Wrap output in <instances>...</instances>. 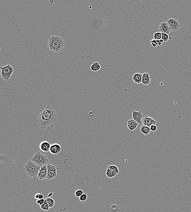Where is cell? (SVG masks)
<instances>
[{
    "label": "cell",
    "mask_w": 191,
    "mask_h": 212,
    "mask_svg": "<svg viewBox=\"0 0 191 212\" xmlns=\"http://www.w3.org/2000/svg\"><path fill=\"white\" fill-rule=\"evenodd\" d=\"M101 65L99 62H93V64L91 66L90 68L92 71L96 72L99 70L101 69Z\"/></svg>",
    "instance_id": "obj_17"
},
{
    "label": "cell",
    "mask_w": 191,
    "mask_h": 212,
    "mask_svg": "<svg viewBox=\"0 0 191 212\" xmlns=\"http://www.w3.org/2000/svg\"><path fill=\"white\" fill-rule=\"evenodd\" d=\"M143 116L141 111H133V118L138 124H141L142 123V119Z\"/></svg>",
    "instance_id": "obj_12"
},
{
    "label": "cell",
    "mask_w": 191,
    "mask_h": 212,
    "mask_svg": "<svg viewBox=\"0 0 191 212\" xmlns=\"http://www.w3.org/2000/svg\"><path fill=\"white\" fill-rule=\"evenodd\" d=\"M157 122L152 117L148 116H146L143 117V125L146 126L148 127H150L151 126L156 125Z\"/></svg>",
    "instance_id": "obj_11"
},
{
    "label": "cell",
    "mask_w": 191,
    "mask_h": 212,
    "mask_svg": "<svg viewBox=\"0 0 191 212\" xmlns=\"http://www.w3.org/2000/svg\"><path fill=\"white\" fill-rule=\"evenodd\" d=\"M159 41H160V42H161V43H163V42H164V41H163V40H162V39H160Z\"/></svg>",
    "instance_id": "obj_34"
},
{
    "label": "cell",
    "mask_w": 191,
    "mask_h": 212,
    "mask_svg": "<svg viewBox=\"0 0 191 212\" xmlns=\"http://www.w3.org/2000/svg\"><path fill=\"white\" fill-rule=\"evenodd\" d=\"M150 128L151 131L154 132V131H157V126L156 125H153L151 126L150 127Z\"/></svg>",
    "instance_id": "obj_29"
},
{
    "label": "cell",
    "mask_w": 191,
    "mask_h": 212,
    "mask_svg": "<svg viewBox=\"0 0 191 212\" xmlns=\"http://www.w3.org/2000/svg\"><path fill=\"white\" fill-rule=\"evenodd\" d=\"M35 198L37 200H41L44 198L43 195L41 193H38L35 195Z\"/></svg>",
    "instance_id": "obj_27"
},
{
    "label": "cell",
    "mask_w": 191,
    "mask_h": 212,
    "mask_svg": "<svg viewBox=\"0 0 191 212\" xmlns=\"http://www.w3.org/2000/svg\"><path fill=\"white\" fill-rule=\"evenodd\" d=\"M140 130L141 131V132H142L145 135H148L151 131V129L150 127L143 125L141 126Z\"/></svg>",
    "instance_id": "obj_18"
},
{
    "label": "cell",
    "mask_w": 191,
    "mask_h": 212,
    "mask_svg": "<svg viewBox=\"0 0 191 212\" xmlns=\"http://www.w3.org/2000/svg\"><path fill=\"white\" fill-rule=\"evenodd\" d=\"M47 165L41 166L38 174V178L40 180L47 179Z\"/></svg>",
    "instance_id": "obj_8"
},
{
    "label": "cell",
    "mask_w": 191,
    "mask_h": 212,
    "mask_svg": "<svg viewBox=\"0 0 191 212\" xmlns=\"http://www.w3.org/2000/svg\"><path fill=\"white\" fill-rule=\"evenodd\" d=\"M151 45H152V47H156V46H157L156 44L154 43H151Z\"/></svg>",
    "instance_id": "obj_33"
},
{
    "label": "cell",
    "mask_w": 191,
    "mask_h": 212,
    "mask_svg": "<svg viewBox=\"0 0 191 212\" xmlns=\"http://www.w3.org/2000/svg\"><path fill=\"white\" fill-rule=\"evenodd\" d=\"M49 2L51 4H53V3H54V1H49Z\"/></svg>",
    "instance_id": "obj_35"
},
{
    "label": "cell",
    "mask_w": 191,
    "mask_h": 212,
    "mask_svg": "<svg viewBox=\"0 0 191 212\" xmlns=\"http://www.w3.org/2000/svg\"><path fill=\"white\" fill-rule=\"evenodd\" d=\"M62 151L61 145L58 143H53L51 145L49 151L53 155H57L59 154Z\"/></svg>",
    "instance_id": "obj_9"
},
{
    "label": "cell",
    "mask_w": 191,
    "mask_h": 212,
    "mask_svg": "<svg viewBox=\"0 0 191 212\" xmlns=\"http://www.w3.org/2000/svg\"><path fill=\"white\" fill-rule=\"evenodd\" d=\"M45 201L47 202L50 208H52L54 206L55 204V201L53 199L51 198H47L45 199Z\"/></svg>",
    "instance_id": "obj_19"
},
{
    "label": "cell",
    "mask_w": 191,
    "mask_h": 212,
    "mask_svg": "<svg viewBox=\"0 0 191 212\" xmlns=\"http://www.w3.org/2000/svg\"><path fill=\"white\" fill-rule=\"evenodd\" d=\"M41 167L38 166L32 160L28 161L24 166L25 173L32 179L38 178V174Z\"/></svg>",
    "instance_id": "obj_3"
},
{
    "label": "cell",
    "mask_w": 191,
    "mask_h": 212,
    "mask_svg": "<svg viewBox=\"0 0 191 212\" xmlns=\"http://www.w3.org/2000/svg\"><path fill=\"white\" fill-rule=\"evenodd\" d=\"M151 77L148 73H144L142 74V83L144 85H148L150 83Z\"/></svg>",
    "instance_id": "obj_14"
},
{
    "label": "cell",
    "mask_w": 191,
    "mask_h": 212,
    "mask_svg": "<svg viewBox=\"0 0 191 212\" xmlns=\"http://www.w3.org/2000/svg\"><path fill=\"white\" fill-rule=\"evenodd\" d=\"M167 23L171 31L172 32H175L178 30L180 27L179 21L175 18H169L167 21Z\"/></svg>",
    "instance_id": "obj_7"
},
{
    "label": "cell",
    "mask_w": 191,
    "mask_h": 212,
    "mask_svg": "<svg viewBox=\"0 0 191 212\" xmlns=\"http://www.w3.org/2000/svg\"><path fill=\"white\" fill-rule=\"evenodd\" d=\"M64 42L63 38L58 36H53L49 38L48 48L54 52H59L63 50Z\"/></svg>",
    "instance_id": "obj_2"
},
{
    "label": "cell",
    "mask_w": 191,
    "mask_h": 212,
    "mask_svg": "<svg viewBox=\"0 0 191 212\" xmlns=\"http://www.w3.org/2000/svg\"><path fill=\"white\" fill-rule=\"evenodd\" d=\"M154 40H160L162 38V33L156 32L154 34Z\"/></svg>",
    "instance_id": "obj_23"
},
{
    "label": "cell",
    "mask_w": 191,
    "mask_h": 212,
    "mask_svg": "<svg viewBox=\"0 0 191 212\" xmlns=\"http://www.w3.org/2000/svg\"><path fill=\"white\" fill-rule=\"evenodd\" d=\"M87 199V193L82 194L81 196L79 197V200L81 201H84Z\"/></svg>",
    "instance_id": "obj_25"
},
{
    "label": "cell",
    "mask_w": 191,
    "mask_h": 212,
    "mask_svg": "<svg viewBox=\"0 0 191 212\" xmlns=\"http://www.w3.org/2000/svg\"><path fill=\"white\" fill-rule=\"evenodd\" d=\"M47 179L51 180L57 176V171L59 168L49 163L47 165Z\"/></svg>",
    "instance_id": "obj_6"
},
{
    "label": "cell",
    "mask_w": 191,
    "mask_h": 212,
    "mask_svg": "<svg viewBox=\"0 0 191 212\" xmlns=\"http://www.w3.org/2000/svg\"><path fill=\"white\" fill-rule=\"evenodd\" d=\"M157 43H158V45H159V46H160V45H161L162 43H161V42H160V41L159 40H157Z\"/></svg>",
    "instance_id": "obj_32"
},
{
    "label": "cell",
    "mask_w": 191,
    "mask_h": 212,
    "mask_svg": "<svg viewBox=\"0 0 191 212\" xmlns=\"http://www.w3.org/2000/svg\"><path fill=\"white\" fill-rule=\"evenodd\" d=\"M45 199L44 198L41 199V200H38L36 201V203H37V204H39L40 206H41L43 204H44V202H45Z\"/></svg>",
    "instance_id": "obj_28"
},
{
    "label": "cell",
    "mask_w": 191,
    "mask_h": 212,
    "mask_svg": "<svg viewBox=\"0 0 191 212\" xmlns=\"http://www.w3.org/2000/svg\"><path fill=\"white\" fill-rule=\"evenodd\" d=\"M53 195V193H50L48 194L47 197H48V198H51V197Z\"/></svg>",
    "instance_id": "obj_31"
},
{
    "label": "cell",
    "mask_w": 191,
    "mask_h": 212,
    "mask_svg": "<svg viewBox=\"0 0 191 212\" xmlns=\"http://www.w3.org/2000/svg\"><path fill=\"white\" fill-rule=\"evenodd\" d=\"M41 208L42 210H45V211H48L50 209L49 205H48L47 202H46L45 201L44 204L41 206Z\"/></svg>",
    "instance_id": "obj_22"
},
{
    "label": "cell",
    "mask_w": 191,
    "mask_h": 212,
    "mask_svg": "<svg viewBox=\"0 0 191 212\" xmlns=\"http://www.w3.org/2000/svg\"><path fill=\"white\" fill-rule=\"evenodd\" d=\"M51 145L49 142L46 141H43L40 144L39 148L42 152H47L49 151Z\"/></svg>",
    "instance_id": "obj_13"
},
{
    "label": "cell",
    "mask_w": 191,
    "mask_h": 212,
    "mask_svg": "<svg viewBox=\"0 0 191 212\" xmlns=\"http://www.w3.org/2000/svg\"><path fill=\"white\" fill-rule=\"evenodd\" d=\"M169 38V36L166 33H162V38L161 39L164 41V42H167Z\"/></svg>",
    "instance_id": "obj_24"
},
{
    "label": "cell",
    "mask_w": 191,
    "mask_h": 212,
    "mask_svg": "<svg viewBox=\"0 0 191 212\" xmlns=\"http://www.w3.org/2000/svg\"><path fill=\"white\" fill-rule=\"evenodd\" d=\"M159 30L160 32L163 33L169 34L170 33L171 30L169 27L167 22H163L160 24L159 26Z\"/></svg>",
    "instance_id": "obj_10"
},
{
    "label": "cell",
    "mask_w": 191,
    "mask_h": 212,
    "mask_svg": "<svg viewBox=\"0 0 191 212\" xmlns=\"http://www.w3.org/2000/svg\"><path fill=\"white\" fill-rule=\"evenodd\" d=\"M58 119L56 111L49 105L40 114L36 120L38 126L42 129L50 131L52 129Z\"/></svg>",
    "instance_id": "obj_1"
},
{
    "label": "cell",
    "mask_w": 191,
    "mask_h": 212,
    "mask_svg": "<svg viewBox=\"0 0 191 212\" xmlns=\"http://www.w3.org/2000/svg\"><path fill=\"white\" fill-rule=\"evenodd\" d=\"M105 174L107 175V178H113L115 176H117V175L115 173H114L111 170H110L109 168H108L107 169V172L105 173Z\"/></svg>",
    "instance_id": "obj_20"
},
{
    "label": "cell",
    "mask_w": 191,
    "mask_h": 212,
    "mask_svg": "<svg viewBox=\"0 0 191 212\" xmlns=\"http://www.w3.org/2000/svg\"><path fill=\"white\" fill-rule=\"evenodd\" d=\"M108 168H109L110 170H111V171L113 172L114 173H115L117 175L119 173V170L116 166L114 165H110V166H108Z\"/></svg>",
    "instance_id": "obj_21"
},
{
    "label": "cell",
    "mask_w": 191,
    "mask_h": 212,
    "mask_svg": "<svg viewBox=\"0 0 191 212\" xmlns=\"http://www.w3.org/2000/svg\"><path fill=\"white\" fill-rule=\"evenodd\" d=\"M150 42L151 43L155 44H156V45H158V43L157 42V40H154V39L151 40V41H150Z\"/></svg>",
    "instance_id": "obj_30"
},
{
    "label": "cell",
    "mask_w": 191,
    "mask_h": 212,
    "mask_svg": "<svg viewBox=\"0 0 191 212\" xmlns=\"http://www.w3.org/2000/svg\"><path fill=\"white\" fill-rule=\"evenodd\" d=\"M138 126V123L134 120H130L127 122V127L131 131H132L136 129Z\"/></svg>",
    "instance_id": "obj_15"
},
{
    "label": "cell",
    "mask_w": 191,
    "mask_h": 212,
    "mask_svg": "<svg viewBox=\"0 0 191 212\" xmlns=\"http://www.w3.org/2000/svg\"><path fill=\"white\" fill-rule=\"evenodd\" d=\"M142 74L140 73H134L133 75L132 79L134 83L136 84H140L142 83Z\"/></svg>",
    "instance_id": "obj_16"
},
{
    "label": "cell",
    "mask_w": 191,
    "mask_h": 212,
    "mask_svg": "<svg viewBox=\"0 0 191 212\" xmlns=\"http://www.w3.org/2000/svg\"><path fill=\"white\" fill-rule=\"evenodd\" d=\"M83 193V191L81 190H78L75 192V195L76 197H80Z\"/></svg>",
    "instance_id": "obj_26"
},
{
    "label": "cell",
    "mask_w": 191,
    "mask_h": 212,
    "mask_svg": "<svg viewBox=\"0 0 191 212\" xmlns=\"http://www.w3.org/2000/svg\"><path fill=\"white\" fill-rule=\"evenodd\" d=\"M1 77L4 80H9L11 78V76L15 70L14 67L10 64H8L6 66L3 67H1Z\"/></svg>",
    "instance_id": "obj_5"
},
{
    "label": "cell",
    "mask_w": 191,
    "mask_h": 212,
    "mask_svg": "<svg viewBox=\"0 0 191 212\" xmlns=\"http://www.w3.org/2000/svg\"><path fill=\"white\" fill-rule=\"evenodd\" d=\"M32 160L39 166L47 165L49 162V159L47 156L42 154L40 151H38L33 155Z\"/></svg>",
    "instance_id": "obj_4"
}]
</instances>
